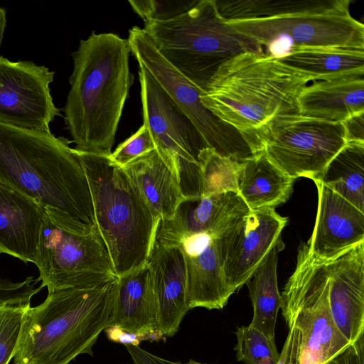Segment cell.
Listing matches in <instances>:
<instances>
[{
    "label": "cell",
    "mask_w": 364,
    "mask_h": 364,
    "mask_svg": "<svg viewBox=\"0 0 364 364\" xmlns=\"http://www.w3.org/2000/svg\"><path fill=\"white\" fill-rule=\"evenodd\" d=\"M50 131L0 122V182L64 218L80 235L98 231L89 183L75 148Z\"/></svg>",
    "instance_id": "6da1fadb"
},
{
    "label": "cell",
    "mask_w": 364,
    "mask_h": 364,
    "mask_svg": "<svg viewBox=\"0 0 364 364\" xmlns=\"http://www.w3.org/2000/svg\"><path fill=\"white\" fill-rule=\"evenodd\" d=\"M127 39L92 31L72 53L70 89L63 109L75 149L109 155L134 75Z\"/></svg>",
    "instance_id": "7a4b0ae2"
},
{
    "label": "cell",
    "mask_w": 364,
    "mask_h": 364,
    "mask_svg": "<svg viewBox=\"0 0 364 364\" xmlns=\"http://www.w3.org/2000/svg\"><path fill=\"white\" fill-rule=\"evenodd\" d=\"M221 16L276 58L291 49H364V26L349 0H215ZM280 55V56H281Z\"/></svg>",
    "instance_id": "3957f363"
},
{
    "label": "cell",
    "mask_w": 364,
    "mask_h": 364,
    "mask_svg": "<svg viewBox=\"0 0 364 364\" xmlns=\"http://www.w3.org/2000/svg\"><path fill=\"white\" fill-rule=\"evenodd\" d=\"M117 278L48 293L43 303L30 305L14 364H69L80 354L92 355V346L109 325Z\"/></svg>",
    "instance_id": "277c9868"
},
{
    "label": "cell",
    "mask_w": 364,
    "mask_h": 364,
    "mask_svg": "<svg viewBox=\"0 0 364 364\" xmlns=\"http://www.w3.org/2000/svg\"><path fill=\"white\" fill-rule=\"evenodd\" d=\"M311 81L277 58L248 52L223 63L200 99L216 117L243 136L276 117L299 114L298 96Z\"/></svg>",
    "instance_id": "5b68a950"
},
{
    "label": "cell",
    "mask_w": 364,
    "mask_h": 364,
    "mask_svg": "<svg viewBox=\"0 0 364 364\" xmlns=\"http://www.w3.org/2000/svg\"><path fill=\"white\" fill-rule=\"evenodd\" d=\"M75 151L89 183L97 229L117 277L122 276L146 262L159 218L109 155Z\"/></svg>",
    "instance_id": "8992f818"
},
{
    "label": "cell",
    "mask_w": 364,
    "mask_h": 364,
    "mask_svg": "<svg viewBox=\"0 0 364 364\" xmlns=\"http://www.w3.org/2000/svg\"><path fill=\"white\" fill-rule=\"evenodd\" d=\"M144 30L160 54L203 91L230 59L248 52L265 54L257 41L221 16L215 0H198L169 21L146 22Z\"/></svg>",
    "instance_id": "52a82bcc"
},
{
    "label": "cell",
    "mask_w": 364,
    "mask_h": 364,
    "mask_svg": "<svg viewBox=\"0 0 364 364\" xmlns=\"http://www.w3.org/2000/svg\"><path fill=\"white\" fill-rule=\"evenodd\" d=\"M280 295L282 316L293 327L288 364H327L351 344L331 313L324 261L309 253L306 242L298 247L295 269Z\"/></svg>",
    "instance_id": "ba28073f"
},
{
    "label": "cell",
    "mask_w": 364,
    "mask_h": 364,
    "mask_svg": "<svg viewBox=\"0 0 364 364\" xmlns=\"http://www.w3.org/2000/svg\"><path fill=\"white\" fill-rule=\"evenodd\" d=\"M57 213L43 208L34 264L48 293L102 284L117 277L99 232L77 234Z\"/></svg>",
    "instance_id": "9c48e42d"
},
{
    "label": "cell",
    "mask_w": 364,
    "mask_h": 364,
    "mask_svg": "<svg viewBox=\"0 0 364 364\" xmlns=\"http://www.w3.org/2000/svg\"><path fill=\"white\" fill-rule=\"evenodd\" d=\"M252 154L263 153L289 178L316 180L347 144L342 122L300 114L276 117L242 136Z\"/></svg>",
    "instance_id": "30bf717a"
},
{
    "label": "cell",
    "mask_w": 364,
    "mask_h": 364,
    "mask_svg": "<svg viewBox=\"0 0 364 364\" xmlns=\"http://www.w3.org/2000/svg\"><path fill=\"white\" fill-rule=\"evenodd\" d=\"M143 124L175 175L185 198L202 197L199 161L208 148L198 130L145 68L139 65Z\"/></svg>",
    "instance_id": "8fae6325"
},
{
    "label": "cell",
    "mask_w": 364,
    "mask_h": 364,
    "mask_svg": "<svg viewBox=\"0 0 364 364\" xmlns=\"http://www.w3.org/2000/svg\"><path fill=\"white\" fill-rule=\"evenodd\" d=\"M127 40L138 64L146 69L189 118L208 148L240 162L254 156L241 134L203 104V91L160 54L144 28L133 26Z\"/></svg>",
    "instance_id": "7c38bea8"
},
{
    "label": "cell",
    "mask_w": 364,
    "mask_h": 364,
    "mask_svg": "<svg viewBox=\"0 0 364 364\" xmlns=\"http://www.w3.org/2000/svg\"><path fill=\"white\" fill-rule=\"evenodd\" d=\"M245 215L205 230H156L155 238L176 243L183 252L190 309H223L233 294L226 283L224 267L234 232Z\"/></svg>",
    "instance_id": "4fadbf2b"
},
{
    "label": "cell",
    "mask_w": 364,
    "mask_h": 364,
    "mask_svg": "<svg viewBox=\"0 0 364 364\" xmlns=\"http://www.w3.org/2000/svg\"><path fill=\"white\" fill-rule=\"evenodd\" d=\"M54 74L32 61L14 62L0 55V122L50 131V123L60 115L49 87Z\"/></svg>",
    "instance_id": "5bb4252c"
},
{
    "label": "cell",
    "mask_w": 364,
    "mask_h": 364,
    "mask_svg": "<svg viewBox=\"0 0 364 364\" xmlns=\"http://www.w3.org/2000/svg\"><path fill=\"white\" fill-rule=\"evenodd\" d=\"M287 218L273 208L250 210L240 221L231 240L224 267L226 283L232 294L252 276L281 239Z\"/></svg>",
    "instance_id": "9a60e30c"
},
{
    "label": "cell",
    "mask_w": 364,
    "mask_h": 364,
    "mask_svg": "<svg viewBox=\"0 0 364 364\" xmlns=\"http://www.w3.org/2000/svg\"><path fill=\"white\" fill-rule=\"evenodd\" d=\"M333 319L350 343L364 332V242L323 260Z\"/></svg>",
    "instance_id": "2e32d148"
},
{
    "label": "cell",
    "mask_w": 364,
    "mask_h": 364,
    "mask_svg": "<svg viewBox=\"0 0 364 364\" xmlns=\"http://www.w3.org/2000/svg\"><path fill=\"white\" fill-rule=\"evenodd\" d=\"M146 263L152 277L159 329L171 337L190 310L184 255L178 244L154 238Z\"/></svg>",
    "instance_id": "e0dca14e"
},
{
    "label": "cell",
    "mask_w": 364,
    "mask_h": 364,
    "mask_svg": "<svg viewBox=\"0 0 364 364\" xmlns=\"http://www.w3.org/2000/svg\"><path fill=\"white\" fill-rule=\"evenodd\" d=\"M314 182L318 192L317 213L306 243L311 255L328 260L364 242V213L322 183Z\"/></svg>",
    "instance_id": "ac0fdd59"
},
{
    "label": "cell",
    "mask_w": 364,
    "mask_h": 364,
    "mask_svg": "<svg viewBox=\"0 0 364 364\" xmlns=\"http://www.w3.org/2000/svg\"><path fill=\"white\" fill-rule=\"evenodd\" d=\"M109 326L134 333L142 341L164 337L159 329L152 277L146 263L117 277Z\"/></svg>",
    "instance_id": "d6986e66"
},
{
    "label": "cell",
    "mask_w": 364,
    "mask_h": 364,
    "mask_svg": "<svg viewBox=\"0 0 364 364\" xmlns=\"http://www.w3.org/2000/svg\"><path fill=\"white\" fill-rule=\"evenodd\" d=\"M43 208L0 182V254L35 262Z\"/></svg>",
    "instance_id": "ffe728a7"
},
{
    "label": "cell",
    "mask_w": 364,
    "mask_h": 364,
    "mask_svg": "<svg viewBox=\"0 0 364 364\" xmlns=\"http://www.w3.org/2000/svg\"><path fill=\"white\" fill-rule=\"evenodd\" d=\"M300 114L331 122H343L364 112V72L315 81L297 98Z\"/></svg>",
    "instance_id": "44dd1931"
},
{
    "label": "cell",
    "mask_w": 364,
    "mask_h": 364,
    "mask_svg": "<svg viewBox=\"0 0 364 364\" xmlns=\"http://www.w3.org/2000/svg\"><path fill=\"white\" fill-rule=\"evenodd\" d=\"M122 169L152 212L161 220L171 219L186 198L175 175L156 149L133 160Z\"/></svg>",
    "instance_id": "7402d4cb"
},
{
    "label": "cell",
    "mask_w": 364,
    "mask_h": 364,
    "mask_svg": "<svg viewBox=\"0 0 364 364\" xmlns=\"http://www.w3.org/2000/svg\"><path fill=\"white\" fill-rule=\"evenodd\" d=\"M294 181L260 152L242 162L238 193L250 210L274 208L289 199Z\"/></svg>",
    "instance_id": "603a6c76"
},
{
    "label": "cell",
    "mask_w": 364,
    "mask_h": 364,
    "mask_svg": "<svg viewBox=\"0 0 364 364\" xmlns=\"http://www.w3.org/2000/svg\"><path fill=\"white\" fill-rule=\"evenodd\" d=\"M312 81L364 72V49L305 48L291 49L277 58Z\"/></svg>",
    "instance_id": "cb8c5ba5"
},
{
    "label": "cell",
    "mask_w": 364,
    "mask_h": 364,
    "mask_svg": "<svg viewBox=\"0 0 364 364\" xmlns=\"http://www.w3.org/2000/svg\"><path fill=\"white\" fill-rule=\"evenodd\" d=\"M283 247L281 240L245 284L253 307V316L250 324L272 339H274L277 318L281 306L277 272L279 253Z\"/></svg>",
    "instance_id": "d4e9b609"
},
{
    "label": "cell",
    "mask_w": 364,
    "mask_h": 364,
    "mask_svg": "<svg viewBox=\"0 0 364 364\" xmlns=\"http://www.w3.org/2000/svg\"><path fill=\"white\" fill-rule=\"evenodd\" d=\"M315 181L364 213V143L348 142Z\"/></svg>",
    "instance_id": "484cf974"
},
{
    "label": "cell",
    "mask_w": 364,
    "mask_h": 364,
    "mask_svg": "<svg viewBox=\"0 0 364 364\" xmlns=\"http://www.w3.org/2000/svg\"><path fill=\"white\" fill-rule=\"evenodd\" d=\"M199 161L202 197L228 191L238 193V176L242 162L221 156L208 147L201 151Z\"/></svg>",
    "instance_id": "4316f807"
},
{
    "label": "cell",
    "mask_w": 364,
    "mask_h": 364,
    "mask_svg": "<svg viewBox=\"0 0 364 364\" xmlns=\"http://www.w3.org/2000/svg\"><path fill=\"white\" fill-rule=\"evenodd\" d=\"M235 347L237 361L245 364H277L279 353L275 340L265 336L250 324L237 327Z\"/></svg>",
    "instance_id": "83f0119b"
},
{
    "label": "cell",
    "mask_w": 364,
    "mask_h": 364,
    "mask_svg": "<svg viewBox=\"0 0 364 364\" xmlns=\"http://www.w3.org/2000/svg\"><path fill=\"white\" fill-rule=\"evenodd\" d=\"M30 305L0 306V364H9L14 358L23 317Z\"/></svg>",
    "instance_id": "f1b7e54d"
},
{
    "label": "cell",
    "mask_w": 364,
    "mask_h": 364,
    "mask_svg": "<svg viewBox=\"0 0 364 364\" xmlns=\"http://www.w3.org/2000/svg\"><path fill=\"white\" fill-rule=\"evenodd\" d=\"M198 0H129L133 11L146 22L166 21L190 10Z\"/></svg>",
    "instance_id": "f546056e"
},
{
    "label": "cell",
    "mask_w": 364,
    "mask_h": 364,
    "mask_svg": "<svg viewBox=\"0 0 364 364\" xmlns=\"http://www.w3.org/2000/svg\"><path fill=\"white\" fill-rule=\"evenodd\" d=\"M155 149L149 129L143 124L134 134L121 143L109 157L115 165L122 168Z\"/></svg>",
    "instance_id": "4dcf8cb0"
},
{
    "label": "cell",
    "mask_w": 364,
    "mask_h": 364,
    "mask_svg": "<svg viewBox=\"0 0 364 364\" xmlns=\"http://www.w3.org/2000/svg\"><path fill=\"white\" fill-rule=\"evenodd\" d=\"M38 282L33 277L19 282L0 278V306L31 303L33 296L43 289L41 286L35 287Z\"/></svg>",
    "instance_id": "1f68e13d"
},
{
    "label": "cell",
    "mask_w": 364,
    "mask_h": 364,
    "mask_svg": "<svg viewBox=\"0 0 364 364\" xmlns=\"http://www.w3.org/2000/svg\"><path fill=\"white\" fill-rule=\"evenodd\" d=\"M361 336L327 364H364V339Z\"/></svg>",
    "instance_id": "d6a6232c"
},
{
    "label": "cell",
    "mask_w": 364,
    "mask_h": 364,
    "mask_svg": "<svg viewBox=\"0 0 364 364\" xmlns=\"http://www.w3.org/2000/svg\"><path fill=\"white\" fill-rule=\"evenodd\" d=\"M342 124L347 143H364V112L350 116Z\"/></svg>",
    "instance_id": "836d02e7"
},
{
    "label": "cell",
    "mask_w": 364,
    "mask_h": 364,
    "mask_svg": "<svg viewBox=\"0 0 364 364\" xmlns=\"http://www.w3.org/2000/svg\"><path fill=\"white\" fill-rule=\"evenodd\" d=\"M129 353L134 364H178V362H172L159 358L141 348L139 346L132 344L124 345Z\"/></svg>",
    "instance_id": "e575fe53"
},
{
    "label": "cell",
    "mask_w": 364,
    "mask_h": 364,
    "mask_svg": "<svg viewBox=\"0 0 364 364\" xmlns=\"http://www.w3.org/2000/svg\"><path fill=\"white\" fill-rule=\"evenodd\" d=\"M108 338L114 342L124 345L132 344L139 346L142 339L137 335L127 332L121 328L109 326L105 330Z\"/></svg>",
    "instance_id": "d590c367"
},
{
    "label": "cell",
    "mask_w": 364,
    "mask_h": 364,
    "mask_svg": "<svg viewBox=\"0 0 364 364\" xmlns=\"http://www.w3.org/2000/svg\"><path fill=\"white\" fill-rule=\"evenodd\" d=\"M288 328L289 333L282 350L279 353V360L277 364H288L289 363L290 349L293 337V327L292 326H289Z\"/></svg>",
    "instance_id": "8d00e7d4"
},
{
    "label": "cell",
    "mask_w": 364,
    "mask_h": 364,
    "mask_svg": "<svg viewBox=\"0 0 364 364\" xmlns=\"http://www.w3.org/2000/svg\"><path fill=\"white\" fill-rule=\"evenodd\" d=\"M6 28V10L0 7V47L1 46L4 32Z\"/></svg>",
    "instance_id": "74e56055"
},
{
    "label": "cell",
    "mask_w": 364,
    "mask_h": 364,
    "mask_svg": "<svg viewBox=\"0 0 364 364\" xmlns=\"http://www.w3.org/2000/svg\"><path fill=\"white\" fill-rule=\"evenodd\" d=\"M178 364H208V363H199V362H197V361H195V360L191 359V360H189V361L188 363H179Z\"/></svg>",
    "instance_id": "f35d334b"
}]
</instances>
